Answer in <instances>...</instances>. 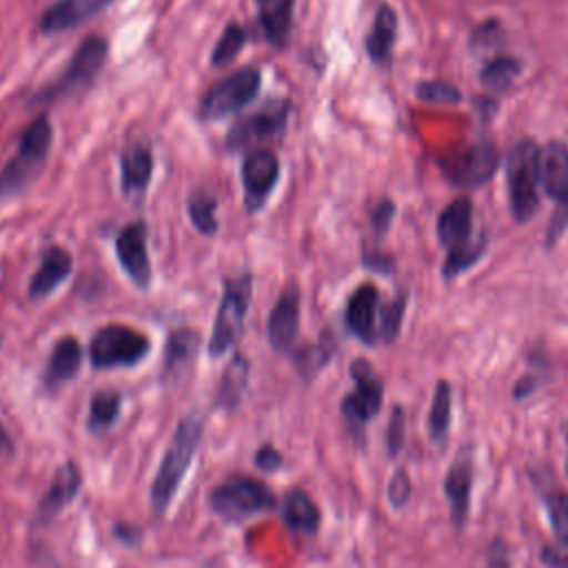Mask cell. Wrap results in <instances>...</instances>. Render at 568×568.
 I'll return each mask as SVG.
<instances>
[{
  "instance_id": "9",
  "label": "cell",
  "mask_w": 568,
  "mask_h": 568,
  "mask_svg": "<svg viewBox=\"0 0 568 568\" xmlns=\"http://www.w3.org/2000/svg\"><path fill=\"white\" fill-rule=\"evenodd\" d=\"M262 73L255 67H244L217 84H213L200 100L197 115L202 120H220L231 113H237L246 106L260 91Z\"/></svg>"
},
{
  "instance_id": "11",
  "label": "cell",
  "mask_w": 568,
  "mask_h": 568,
  "mask_svg": "<svg viewBox=\"0 0 568 568\" xmlns=\"http://www.w3.org/2000/svg\"><path fill=\"white\" fill-rule=\"evenodd\" d=\"M351 377L355 382V388L342 399V415L353 435L362 437L366 424L382 408L384 388L375 368L366 359H355L351 364Z\"/></svg>"
},
{
  "instance_id": "43",
  "label": "cell",
  "mask_w": 568,
  "mask_h": 568,
  "mask_svg": "<svg viewBox=\"0 0 568 568\" xmlns=\"http://www.w3.org/2000/svg\"><path fill=\"white\" fill-rule=\"evenodd\" d=\"M541 559L548 568H568V552H564V550L546 546L541 552Z\"/></svg>"
},
{
  "instance_id": "35",
  "label": "cell",
  "mask_w": 568,
  "mask_h": 568,
  "mask_svg": "<svg viewBox=\"0 0 568 568\" xmlns=\"http://www.w3.org/2000/svg\"><path fill=\"white\" fill-rule=\"evenodd\" d=\"M417 98L430 104H455L462 100V93L450 82H422L417 84Z\"/></svg>"
},
{
  "instance_id": "27",
  "label": "cell",
  "mask_w": 568,
  "mask_h": 568,
  "mask_svg": "<svg viewBox=\"0 0 568 568\" xmlns=\"http://www.w3.org/2000/svg\"><path fill=\"white\" fill-rule=\"evenodd\" d=\"M246 382H248V359L237 353L224 368L222 377H220V386H217V402L233 410L240 402L242 395L246 390Z\"/></svg>"
},
{
  "instance_id": "18",
  "label": "cell",
  "mask_w": 568,
  "mask_h": 568,
  "mask_svg": "<svg viewBox=\"0 0 568 568\" xmlns=\"http://www.w3.org/2000/svg\"><path fill=\"white\" fill-rule=\"evenodd\" d=\"M82 486V473L75 466V462H64L55 468V475L47 488V493L40 499L38 506V519L49 521L53 519L60 510H64L78 495Z\"/></svg>"
},
{
  "instance_id": "34",
  "label": "cell",
  "mask_w": 568,
  "mask_h": 568,
  "mask_svg": "<svg viewBox=\"0 0 568 568\" xmlns=\"http://www.w3.org/2000/svg\"><path fill=\"white\" fill-rule=\"evenodd\" d=\"M550 526L564 552H568V495L561 490H552L544 497Z\"/></svg>"
},
{
  "instance_id": "20",
  "label": "cell",
  "mask_w": 568,
  "mask_h": 568,
  "mask_svg": "<svg viewBox=\"0 0 568 568\" xmlns=\"http://www.w3.org/2000/svg\"><path fill=\"white\" fill-rule=\"evenodd\" d=\"M111 0H58L53 2L40 18V31L44 36L62 33L80 22L95 16L102 7H106Z\"/></svg>"
},
{
  "instance_id": "16",
  "label": "cell",
  "mask_w": 568,
  "mask_h": 568,
  "mask_svg": "<svg viewBox=\"0 0 568 568\" xmlns=\"http://www.w3.org/2000/svg\"><path fill=\"white\" fill-rule=\"evenodd\" d=\"M379 317V291L375 284H362L353 291L346 304V326L364 344H375L379 339L377 328Z\"/></svg>"
},
{
  "instance_id": "40",
  "label": "cell",
  "mask_w": 568,
  "mask_h": 568,
  "mask_svg": "<svg viewBox=\"0 0 568 568\" xmlns=\"http://www.w3.org/2000/svg\"><path fill=\"white\" fill-rule=\"evenodd\" d=\"M499 33H501L499 22L486 20V22L477 24V29H475V33H473V44H475V47H493V44H497Z\"/></svg>"
},
{
  "instance_id": "21",
  "label": "cell",
  "mask_w": 568,
  "mask_h": 568,
  "mask_svg": "<svg viewBox=\"0 0 568 568\" xmlns=\"http://www.w3.org/2000/svg\"><path fill=\"white\" fill-rule=\"evenodd\" d=\"M71 266H73V260L64 246H49L40 268L33 273L29 282V297L40 300L51 295L53 288H58L69 277Z\"/></svg>"
},
{
  "instance_id": "17",
  "label": "cell",
  "mask_w": 568,
  "mask_h": 568,
  "mask_svg": "<svg viewBox=\"0 0 568 568\" xmlns=\"http://www.w3.org/2000/svg\"><path fill=\"white\" fill-rule=\"evenodd\" d=\"M300 328V293L288 286L268 315V342L280 353H291Z\"/></svg>"
},
{
  "instance_id": "26",
  "label": "cell",
  "mask_w": 568,
  "mask_h": 568,
  "mask_svg": "<svg viewBox=\"0 0 568 568\" xmlns=\"http://www.w3.org/2000/svg\"><path fill=\"white\" fill-rule=\"evenodd\" d=\"M260 9V24L271 44L282 47L288 40L295 0H255Z\"/></svg>"
},
{
  "instance_id": "38",
  "label": "cell",
  "mask_w": 568,
  "mask_h": 568,
  "mask_svg": "<svg viewBox=\"0 0 568 568\" xmlns=\"http://www.w3.org/2000/svg\"><path fill=\"white\" fill-rule=\"evenodd\" d=\"M408 495H410V479L404 470H397L390 479V486H388V499L395 508H399V506L406 504Z\"/></svg>"
},
{
  "instance_id": "2",
  "label": "cell",
  "mask_w": 568,
  "mask_h": 568,
  "mask_svg": "<svg viewBox=\"0 0 568 568\" xmlns=\"http://www.w3.org/2000/svg\"><path fill=\"white\" fill-rule=\"evenodd\" d=\"M202 430L204 424L197 413H189L180 419L151 486V504L158 515H162L169 508L175 490L180 488L182 477L191 466V459L202 439Z\"/></svg>"
},
{
  "instance_id": "32",
  "label": "cell",
  "mask_w": 568,
  "mask_h": 568,
  "mask_svg": "<svg viewBox=\"0 0 568 568\" xmlns=\"http://www.w3.org/2000/svg\"><path fill=\"white\" fill-rule=\"evenodd\" d=\"M200 348V335L191 328H178L169 335L166 342V366L178 368L195 357Z\"/></svg>"
},
{
  "instance_id": "15",
  "label": "cell",
  "mask_w": 568,
  "mask_h": 568,
  "mask_svg": "<svg viewBox=\"0 0 568 568\" xmlns=\"http://www.w3.org/2000/svg\"><path fill=\"white\" fill-rule=\"evenodd\" d=\"M118 260L138 288L151 284V262L146 253V224L133 222L124 226L115 240Z\"/></svg>"
},
{
  "instance_id": "37",
  "label": "cell",
  "mask_w": 568,
  "mask_h": 568,
  "mask_svg": "<svg viewBox=\"0 0 568 568\" xmlns=\"http://www.w3.org/2000/svg\"><path fill=\"white\" fill-rule=\"evenodd\" d=\"M404 433H406V417L402 406L393 408V415L388 419V430H386V446L388 455H397L402 444H404Z\"/></svg>"
},
{
  "instance_id": "28",
  "label": "cell",
  "mask_w": 568,
  "mask_h": 568,
  "mask_svg": "<svg viewBox=\"0 0 568 568\" xmlns=\"http://www.w3.org/2000/svg\"><path fill=\"white\" fill-rule=\"evenodd\" d=\"M521 71V64L517 58H510V55H497L493 60H488L481 71H479V80L481 84L493 91V93H501L506 91L515 78L519 75Z\"/></svg>"
},
{
  "instance_id": "8",
  "label": "cell",
  "mask_w": 568,
  "mask_h": 568,
  "mask_svg": "<svg viewBox=\"0 0 568 568\" xmlns=\"http://www.w3.org/2000/svg\"><path fill=\"white\" fill-rule=\"evenodd\" d=\"M288 111H291L288 100H266L260 109L240 118L229 129L224 146L229 151H242V149H253L255 144H264L282 138V133L286 131Z\"/></svg>"
},
{
  "instance_id": "14",
  "label": "cell",
  "mask_w": 568,
  "mask_h": 568,
  "mask_svg": "<svg viewBox=\"0 0 568 568\" xmlns=\"http://www.w3.org/2000/svg\"><path fill=\"white\" fill-rule=\"evenodd\" d=\"M280 178V160L266 149H253L242 162L244 204L248 211H260Z\"/></svg>"
},
{
  "instance_id": "25",
  "label": "cell",
  "mask_w": 568,
  "mask_h": 568,
  "mask_svg": "<svg viewBox=\"0 0 568 568\" xmlns=\"http://www.w3.org/2000/svg\"><path fill=\"white\" fill-rule=\"evenodd\" d=\"M282 519L293 532L311 535L320 526V508L317 504L300 488L286 493L282 504Z\"/></svg>"
},
{
  "instance_id": "44",
  "label": "cell",
  "mask_w": 568,
  "mask_h": 568,
  "mask_svg": "<svg viewBox=\"0 0 568 568\" xmlns=\"http://www.w3.org/2000/svg\"><path fill=\"white\" fill-rule=\"evenodd\" d=\"M0 448L4 450H11V437L7 435V430L0 426Z\"/></svg>"
},
{
  "instance_id": "1",
  "label": "cell",
  "mask_w": 568,
  "mask_h": 568,
  "mask_svg": "<svg viewBox=\"0 0 568 568\" xmlns=\"http://www.w3.org/2000/svg\"><path fill=\"white\" fill-rule=\"evenodd\" d=\"M437 240L446 248V262L442 266L444 277H455L457 273L473 266L484 248V235L473 237V202L462 195L455 197L437 217Z\"/></svg>"
},
{
  "instance_id": "42",
  "label": "cell",
  "mask_w": 568,
  "mask_h": 568,
  "mask_svg": "<svg viewBox=\"0 0 568 568\" xmlns=\"http://www.w3.org/2000/svg\"><path fill=\"white\" fill-rule=\"evenodd\" d=\"M488 568H510V561L501 541H493L488 550Z\"/></svg>"
},
{
  "instance_id": "24",
  "label": "cell",
  "mask_w": 568,
  "mask_h": 568,
  "mask_svg": "<svg viewBox=\"0 0 568 568\" xmlns=\"http://www.w3.org/2000/svg\"><path fill=\"white\" fill-rule=\"evenodd\" d=\"M397 36V13L390 4H382L375 13L373 29L366 36V53L373 62H388Z\"/></svg>"
},
{
  "instance_id": "23",
  "label": "cell",
  "mask_w": 568,
  "mask_h": 568,
  "mask_svg": "<svg viewBox=\"0 0 568 568\" xmlns=\"http://www.w3.org/2000/svg\"><path fill=\"white\" fill-rule=\"evenodd\" d=\"M82 364V346L75 337H62L55 342L47 368H44V382L49 388H55L69 379H73Z\"/></svg>"
},
{
  "instance_id": "6",
  "label": "cell",
  "mask_w": 568,
  "mask_h": 568,
  "mask_svg": "<svg viewBox=\"0 0 568 568\" xmlns=\"http://www.w3.org/2000/svg\"><path fill=\"white\" fill-rule=\"evenodd\" d=\"M251 293H253V277L248 273L224 280L222 302H220V308L213 322V333L209 339V353L213 357L224 355L240 339L246 311L251 304Z\"/></svg>"
},
{
  "instance_id": "10",
  "label": "cell",
  "mask_w": 568,
  "mask_h": 568,
  "mask_svg": "<svg viewBox=\"0 0 568 568\" xmlns=\"http://www.w3.org/2000/svg\"><path fill=\"white\" fill-rule=\"evenodd\" d=\"M106 53H109V42L102 36L84 38L78 51L73 53V58L69 60V67L64 69V73L53 84L42 89L36 95V102H53L67 93H73L87 87L104 67Z\"/></svg>"
},
{
  "instance_id": "29",
  "label": "cell",
  "mask_w": 568,
  "mask_h": 568,
  "mask_svg": "<svg viewBox=\"0 0 568 568\" xmlns=\"http://www.w3.org/2000/svg\"><path fill=\"white\" fill-rule=\"evenodd\" d=\"M450 426V384L437 382L428 410V435L433 442H444Z\"/></svg>"
},
{
  "instance_id": "5",
  "label": "cell",
  "mask_w": 568,
  "mask_h": 568,
  "mask_svg": "<svg viewBox=\"0 0 568 568\" xmlns=\"http://www.w3.org/2000/svg\"><path fill=\"white\" fill-rule=\"evenodd\" d=\"M211 508L226 521H244L257 513L277 506L275 493L253 477H229L220 481L209 495Z\"/></svg>"
},
{
  "instance_id": "12",
  "label": "cell",
  "mask_w": 568,
  "mask_h": 568,
  "mask_svg": "<svg viewBox=\"0 0 568 568\" xmlns=\"http://www.w3.org/2000/svg\"><path fill=\"white\" fill-rule=\"evenodd\" d=\"M541 186L557 202L546 240L552 246L568 226V146L548 142L541 149Z\"/></svg>"
},
{
  "instance_id": "19",
  "label": "cell",
  "mask_w": 568,
  "mask_h": 568,
  "mask_svg": "<svg viewBox=\"0 0 568 568\" xmlns=\"http://www.w3.org/2000/svg\"><path fill=\"white\" fill-rule=\"evenodd\" d=\"M470 486H473V457H470V448H466L455 457V462L450 464L444 477V493L448 497L453 521L457 528L464 526L468 515Z\"/></svg>"
},
{
  "instance_id": "41",
  "label": "cell",
  "mask_w": 568,
  "mask_h": 568,
  "mask_svg": "<svg viewBox=\"0 0 568 568\" xmlns=\"http://www.w3.org/2000/svg\"><path fill=\"white\" fill-rule=\"evenodd\" d=\"M393 213H395V204H393V200H382V202L373 209L371 224H373V231H375L377 235H382V233L390 226Z\"/></svg>"
},
{
  "instance_id": "22",
  "label": "cell",
  "mask_w": 568,
  "mask_h": 568,
  "mask_svg": "<svg viewBox=\"0 0 568 568\" xmlns=\"http://www.w3.org/2000/svg\"><path fill=\"white\" fill-rule=\"evenodd\" d=\"M153 175V155L142 144H131L120 155V182L126 197L142 195Z\"/></svg>"
},
{
  "instance_id": "4",
  "label": "cell",
  "mask_w": 568,
  "mask_h": 568,
  "mask_svg": "<svg viewBox=\"0 0 568 568\" xmlns=\"http://www.w3.org/2000/svg\"><path fill=\"white\" fill-rule=\"evenodd\" d=\"M541 149L532 140H519L506 160V186L515 222H528L539 209Z\"/></svg>"
},
{
  "instance_id": "33",
  "label": "cell",
  "mask_w": 568,
  "mask_h": 568,
  "mask_svg": "<svg viewBox=\"0 0 568 568\" xmlns=\"http://www.w3.org/2000/svg\"><path fill=\"white\" fill-rule=\"evenodd\" d=\"M246 38H248V36H246L244 27H240V24H235V22H229L226 29H224V33L220 36V40H217L213 53H211L213 67H224V64H229L231 60H235V55L242 51Z\"/></svg>"
},
{
  "instance_id": "39",
  "label": "cell",
  "mask_w": 568,
  "mask_h": 568,
  "mask_svg": "<svg viewBox=\"0 0 568 568\" xmlns=\"http://www.w3.org/2000/svg\"><path fill=\"white\" fill-rule=\"evenodd\" d=\"M253 459H255V466H257L260 470H264V473H271V470H275V468L282 466V455H280V450H277L275 446H271V444L260 446V448L255 450Z\"/></svg>"
},
{
  "instance_id": "45",
  "label": "cell",
  "mask_w": 568,
  "mask_h": 568,
  "mask_svg": "<svg viewBox=\"0 0 568 568\" xmlns=\"http://www.w3.org/2000/svg\"><path fill=\"white\" fill-rule=\"evenodd\" d=\"M566 439H568V426H566ZM566 470H568V462H566Z\"/></svg>"
},
{
  "instance_id": "30",
  "label": "cell",
  "mask_w": 568,
  "mask_h": 568,
  "mask_svg": "<svg viewBox=\"0 0 568 568\" xmlns=\"http://www.w3.org/2000/svg\"><path fill=\"white\" fill-rule=\"evenodd\" d=\"M120 404H122V397L118 390H113V388L98 390L89 404V419H87L89 428L91 430L109 428L120 415Z\"/></svg>"
},
{
  "instance_id": "13",
  "label": "cell",
  "mask_w": 568,
  "mask_h": 568,
  "mask_svg": "<svg viewBox=\"0 0 568 568\" xmlns=\"http://www.w3.org/2000/svg\"><path fill=\"white\" fill-rule=\"evenodd\" d=\"M499 164V151L493 142H477L455 155H450L442 171L457 186H479L493 178Z\"/></svg>"
},
{
  "instance_id": "3",
  "label": "cell",
  "mask_w": 568,
  "mask_h": 568,
  "mask_svg": "<svg viewBox=\"0 0 568 568\" xmlns=\"http://www.w3.org/2000/svg\"><path fill=\"white\" fill-rule=\"evenodd\" d=\"M53 140L47 115H38L22 133L16 155L0 169V200L22 193L42 171Z\"/></svg>"
},
{
  "instance_id": "31",
  "label": "cell",
  "mask_w": 568,
  "mask_h": 568,
  "mask_svg": "<svg viewBox=\"0 0 568 568\" xmlns=\"http://www.w3.org/2000/svg\"><path fill=\"white\" fill-rule=\"evenodd\" d=\"M215 209H217V200L204 191H197L189 197L186 202V211L189 217L193 222V226L202 233V235H213L217 231V217H215Z\"/></svg>"
},
{
  "instance_id": "7",
  "label": "cell",
  "mask_w": 568,
  "mask_h": 568,
  "mask_svg": "<svg viewBox=\"0 0 568 568\" xmlns=\"http://www.w3.org/2000/svg\"><path fill=\"white\" fill-rule=\"evenodd\" d=\"M149 337L124 324L102 326L91 344L89 357L93 368H115V366H133L149 353Z\"/></svg>"
},
{
  "instance_id": "36",
  "label": "cell",
  "mask_w": 568,
  "mask_h": 568,
  "mask_svg": "<svg viewBox=\"0 0 568 568\" xmlns=\"http://www.w3.org/2000/svg\"><path fill=\"white\" fill-rule=\"evenodd\" d=\"M404 302H406L404 295H399L393 304L384 306V311L379 313V339H384V342L395 339L402 317H404Z\"/></svg>"
}]
</instances>
